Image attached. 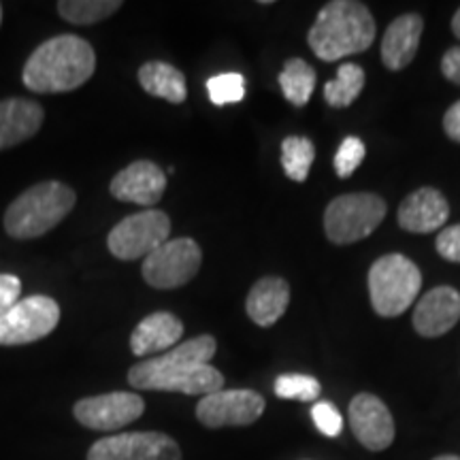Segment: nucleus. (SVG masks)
<instances>
[{"mask_svg":"<svg viewBox=\"0 0 460 460\" xmlns=\"http://www.w3.org/2000/svg\"><path fill=\"white\" fill-rule=\"evenodd\" d=\"M216 337H192L175 345L169 352L130 367L128 384L137 390L181 393L203 399L224 386V376L209 365V360L216 356Z\"/></svg>","mask_w":460,"mask_h":460,"instance_id":"nucleus-1","label":"nucleus"},{"mask_svg":"<svg viewBox=\"0 0 460 460\" xmlns=\"http://www.w3.org/2000/svg\"><path fill=\"white\" fill-rule=\"evenodd\" d=\"M94 71V48L77 34H58L32 51L22 82L32 94H65L88 84Z\"/></svg>","mask_w":460,"mask_h":460,"instance_id":"nucleus-2","label":"nucleus"},{"mask_svg":"<svg viewBox=\"0 0 460 460\" xmlns=\"http://www.w3.org/2000/svg\"><path fill=\"white\" fill-rule=\"evenodd\" d=\"M376 20L365 3L332 0L320 9L307 34V43L320 60L337 62L369 49L376 41Z\"/></svg>","mask_w":460,"mask_h":460,"instance_id":"nucleus-3","label":"nucleus"},{"mask_svg":"<svg viewBox=\"0 0 460 460\" xmlns=\"http://www.w3.org/2000/svg\"><path fill=\"white\" fill-rule=\"evenodd\" d=\"M77 194L62 181H41L24 190L4 211V230L13 239H37L71 214Z\"/></svg>","mask_w":460,"mask_h":460,"instance_id":"nucleus-4","label":"nucleus"},{"mask_svg":"<svg viewBox=\"0 0 460 460\" xmlns=\"http://www.w3.org/2000/svg\"><path fill=\"white\" fill-rule=\"evenodd\" d=\"M422 288V273L410 258L386 254L371 264L369 296L377 315L399 318L416 301Z\"/></svg>","mask_w":460,"mask_h":460,"instance_id":"nucleus-5","label":"nucleus"},{"mask_svg":"<svg viewBox=\"0 0 460 460\" xmlns=\"http://www.w3.org/2000/svg\"><path fill=\"white\" fill-rule=\"evenodd\" d=\"M386 200L377 194H343L331 200L324 211V230L335 245H349L367 239L386 217Z\"/></svg>","mask_w":460,"mask_h":460,"instance_id":"nucleus-6","label":"nucleus"},{"mask_svg":"<svg viewBox=\"0 0 460 460\" xmlns=\"http://www.w3.org/2000/svg\"><path fill=\"white\" fill-rule=\"evenodd\" d=\"M169 234L171 217L160 209H146L115 224L107 237V247L118 261H146L152 252L169 241Z\"/></svg>","mask_w":460,"mask_h":460,"instance_id":"nucleus-7","label":"nucleus"},{"mask_svg":"<svg viewBox=\"0 0 460 460\" xmlns=\"http://www.w3.org/2000/svg\"><path fill=\"white\" fill-rule=\"evenodd\" d=\"M203 264V250L194 239H169L143 261L141 275L152 288L175 290L194 279Z\"/></svg>","mask_w":460,"mask_h":460,"instance_id":"nucleus-8","label":"nucleus"},{"mask_svg":"<svg viewBox=\"0 0 460 460\" xmlns=\"http://www.w3.org/2000/svg\"><path fill=\"white\" fill-rule=\"evenodd\" d=\"M60 322V305L54 298L34 295L20 298L0 318V345L15 348L45 339Z\"/></svg>","mask_w":460,"mask_h":460,"instance_id":"nucleus-9","label":"nucleus"},{"mask_svg":"<svg viewBox=\"0 0 460 460\" xmlns=\"http://www.w3.org/2000/svg\"><path fill=\"white\" fill-rule=\"evenodd\" d=\"M264 407L267 401L256 390L222 388L199 401L197 420L207 429L250 427L262 416Z\"/></svg>","mask_w":460,"mask_h":460,"instance_id":"nucleus-10","label":"nucleus"},{"mask_svg":"<svg viewBox=\"0 0 460 460\" xmlns=\"http://www.w3.org/2000/svg\"><path fill=\"white\" fill-rule=\"evenodd\" d=\"M146 411V401L135 393H107L85 396L73 405V416L85 429L113 433L139 420Z\"/></svg>","mask_w":460,"mask_h":460,"instance_id":"nucleus-11","label":"nucleus"},{"mask_svg":"<svg viewBox=\"0 0 460 460\" xmlns=\"http://www.w3.org/2000/svg\"><path fill=\"white\" fill-rule=\"evenodd\" d=\"M85 460H183L181 447L164 433H119L102 437Z\"/></svg>","mask_w":460,"mask_h":460,"instance_id":"nucleus-12","label":"nucleus"},{"mask_svg":"<svg viewBox=\"0 0 460 460\" xmlns=\"http://www.w3.org/2000/svg\"><path fill=\"white\" fill-rule=\"evenodd\" d=\"M349 427L356 439L367 450L382 452L393 446L394 441V420L386 407V402L376 394L360 393L349 402Z\"/></svg>","mask_w":460,"mask_h":460,"instance_id":"nucleus-13","label":"nucleus"},{"mask_svg":"<svg viewBox=\"0 0 460 460\" xmlns=\"http://www.w3.org/2000/svg\"><path fill=\"white\" fill-rule=\"evenodd\" d=\"M166 190V172L152 160H137L111 180L109 192L122 203L149 207L160 203Z\"/></svg>","mask_w":460,"mask_h":460,"instance_id":"nucleus-14","label":"nucleus"},{"mask_svg":"<svg viewBox=\"0 0 460 460\" xmlns=\"http://www.w3.org/2000/svg\"><path fill=\"white\" fill-rule=\"evenodd\" d=\"M460 320V292L452 286H437L420 298L413 312V329L422 337H441Z\"/></svg>","mask_w":460,"mask_h":460,"instance_id":"nucleus-15","label":"nucleus"},{"mask_svg":"<svg viewBox=\"0 0 460 460\" xmlns=\"http://www.w3.org/2000/svg\"><path fill=\"white\" fill-rule=\"evenodd\" d=\"M183 322L171 312H156L143 318L130 335V352L139 358H154L180 345Z\"/></svg>","mask_w":460,"mask_h":460,"instance_id":"nucleus-16","label":"nucleus"},{"mask_svg":"<svg viewBox=\"0 0 460 460\" xmlns=\"http://www.w3.org/2000/svg\"><path fill=\"white\" fill-rule=\"evenodd\" d=\"M447 217H450V205L435 188L416 190L399 207V226L407 233L429 234L444 228Z\"/></svg>","mask_w":460,"mask_h":460,"instance_id":"nucleus-17","label":"nucleus"},{"mask_svg":"<svg viewBox=\"0 0 460 460\" xmlns=\"http://www.w3.org/2000/svg\"><path fill=\"white\" fill-rule=\"evenodd\" d=\"M45 122V111L32 99L0 101V152L32 139Z\"/></svg>","mask_w":460,"mask_h":460,"instance_id":"nucleus-18","label":"nucleus"},{"mask_svg":"<svg viewBox=\"0 0 460 460\" xmlns=\"http://www.w3.org/2000/svg\"><path fill=\"white\" fill-rule=\"evenodd\" d=\"M424 20L418 13L399 15L388 26L382 39V60L390 71H402L410 66L418 54L422 39Z\"/></svg>","mask_w":460,"mask_h":460,"instance_id":"nucleus-19","label":"nucleus"},{"mask_svg":"<svg viewBox=\"0 0 460 460\" xmlns=\"http://www.w3.org/2000/svg\"><path fill=\"white\" fill-rule=\"evenodd\" d=\"M288 305H290V286H288V281L278 278V275H269V278L258 279L252 286L245 301V312L254 324L267 329V326L279 322L281 315L286 314Z\"/></svg>","mask_w":460,"mask_h":460,"instance_id":"nucleus-20","label":"nucleus"},{"mask_svg":"<svg viewBox=\"0 0 460 460\" xmlns=\"http://www.w3.org/2000/svg\"><path fill=\"white\" fill-rule=\"evenodd\" d=\"M137 77H139L141 88L156 99H164L172 105H181L188 99L186 77L180 68L169 65V62L149 60L139 68Z\"/></svg>","mask_w":460,"mask_h":460,"instance_id":"nucleus-21","label":"nucleus"},{"mask_svg":"<svg viewBox=\"0 0 460 460\" xmlns=\"http://www.w3.org/2000/svg\"><path fill=\"white\" fill-rule=\"evenodd\" d=\"M315 82H318V75H315L314 66L301 58L286 60L284 71L279 73L281 92H284L286 101L295 107H305L312 101Z\"/></svg>","mask_w":460,"mask_h":460,"instance_id":"nucleus-22","label":"nucleus"},{"mask_svg":"<svg viewBox=\"0 0 460 460\" xmlns=\"http://www.w3.org/2000/svg\"><path fill=\"white\" fill-rule=\"evenodd\" d=\"M58 13L68 24L92 26L107 20L122 9L119 0H60L56 4Z\"/></svg>","mask_w":460,"mask_h":460,"instance_id":"nucleus-23","label":"nucleus"},{"mask_svg":"<svg viewBox=\"0 0 460 460\" xmlns=\"http://www.w3.org/2000/svg\"><path fill=\"white\" fill-rule=\"evenodd\" d=\"M365 88V71L354 62H345L339 66L337 77L332 82L324 84V101L326 105L343 109L349 107L358 99V94Z\"/></svg>","mask_w":460,"mask_h":460,"instance_id":"nucleus-24","label":"nucleus"},{"mask_svg":"<svg viewBox=\"0 0 460 460\" xmlns=\"http://www.w3.org/2000/svg\"><path fill=\"white\" fill-rule=\"evenodd\" d=\"M315 160V147L307 137H286L281 143V166L292 181L303 183L309 177Z\"/></svg>","mask_w":460,"mask_h":460,"instance_id":"nucleus-25","label":"nucleus"},{"mask_svg":"<svg viewBox=\"0 0 460 460\" xmlns=\"http://www.w3.org/2000/svg\"><path fill=\"white\" fill-rule=\"evenodd\" d=\"M322 393L320 382L305 373H284L275 379V394L286 401H315Z\"/></svg>","mask_w":460,"mask_h":460,"instance_id":"nucleus-26","label":"nucleus"},{"mask_svg":"<svg viewBox=\"0 0 460 460\" xmlns=\"http://www.w3.org/2000/svg\"><path fill=\"white\" fill-rule=\"evenodd\" d=\"M207 92H209V101L214 105H233L241 102L245 96V79L239 73H224L214 75L207 82Z\"/></svg>","mask_w":460,"mask_h":460,"instance_id":"nucleus-27","label":"nucleus"},{"mask_svg":"<svg viewBox=\"0 0 460 460\" xmlns=\"http://www.w3.org/2000/svg\"><path fill=\"white\" fill-rule=\"evenodd\" d=\"M365 143H362L358 137H345L335 154L337 175L341 177V180L352 175V172L362 164V160H365Z\"/></svg>","mask_w":460,"mask_h":460,"instance_id":"nucleus-28","label":"nucleus"},{"mask_svg":"<svg viewBox=\"0 0 460 460\" xmlns=\"http://www.w3.org/2000/svg\"><path fill=\"white\" fill-rule=\"evenodd\" d=\"M312 418H314L315 429H318L322 435H326V437L341 435L343 418L332 402H329V401L315 402V405L312 407Z\"/></svg>","mask_w":460,"mask_h":460,"instance_id":"nucleus-29","label":"nucleus"},{"mask_svg":"<svg viewBox=\"0 0 460 460\" xmlns=\"http://www.w3.org/2000/svg\"><path fill=\"white\" fill-rule=\"evenodd\" d=\"M435 245L444 261L460 264V224L441 230V233L437 234Z\"/></svg>","mask_w":460,"mask_h":460,"instance_id":"nucleus-30","label":"nucleus"},{"mask_svg":"<svg viewBox=\"0 0 460 460\" xmlns=\"http://www.w3.org/2000/svg\"><path fill=\"white\" fill-rule=\"evenodd\" d=\"M22 281L15 275L0 273V318L9 312L13 305L20 301Z\"/></svg>","mask_w":460,"mask_h":460,"instance_id":"nucleus-31","label":"nucleus"},{"mask_svg":"<svg viewBox=\"0 0 460 460\" xmlns=\"http://www.w3.org/2000/svg\"><path fill=\"white\" fill-rule=\"evenodd\" d=\"M441 73L446 79H450L452 84L460 85V45L450 48L441 58Z\"/></svg>","mask_w":460,"mask_h":460,"instance_id":"nucleus-32","label":"nucleus"},{"mask_svg":"<svg viewBox=\"0 0 460 460\" xmlns=\"http://www.w3.org/2000/svg\"><path fill=\"white\" fill-rule=\"evenodd\" d=\"M444 130L452 141L460 143V101L447 109L444 115Z\"/></svg>","mask_w":460,"mask_h":460,"instance_id":"nucleus-33","label":"nucleus"},{"mask_svg":"<svg viewBox=\"0 0 460 460\" xmlns=\"http://www.w3.org/2000/svg\"><path fill=\"white\" fill-rule=\"evenodd\" d=\"M452 32L456 34V37L460 39V9H458L456 13H454V17H452Z\"/></svg>","mask_w":460,"mask_h":460,"instance_id":"nucleus-34","label":"nucleus"},{"mask_svg":"<svg viewBox=\"0 0 460 460\" xmlns=\"http://www.w3.org/2000/svg\"><path fill=\"white\" fill-rule=\"evenodd\" d=\"M433 460H460V456H454V454H444V456H437Z\"/></svg>","mask_w":460,"mask_h":460,"instance_id":"nucleus-35","label":"nucleus"},{"mask_svg":"<svg viewBox=\"0 0 460 460\" xmlns=\"http://www.w3.org/2000/svg\"><path fill=\"white\" fill-rule=\"evenodd\" d=\"M0 22H3V4H0Z\"/></svg>","mask_w":460,"mask_h":460,"instance_id":"nucleus-36","label":"nucleus"}]
</instances>
